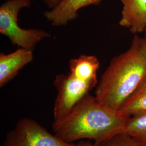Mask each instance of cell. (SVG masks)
<instances>
[{
    "mask_svg": "<svg viewBox=\"0 0 146 146\" xmlns=\"http://www.w3.org/2000/svg\"><path fill=\"white\" fill-rule=\"evenodd\" d=\"M131 117L101 104L95 96L89 94L66 116L54 121L52 131L67 143L88 139L98 145L122 133Z\"/></svg>",
    "mask_w": 146,
    "mask_h": 146,
    "instance_id": "cell-1",
    "label": "cell"
},
{
    "mask_svg": "<svg viewBox=\"0 0 146 146\" xmlns=\"http://www.w3.org/2000/svg\"><path fill=\"white\" fill-rule=\"evenodd\" d=\"M74 143L62 141L36 121L24 117L7 133L1 146H73Z\"/></svg>",
    "mask_w": 146,
    "mask_h": 146,
    "instance_id": "cell-5",
    "label": "cell"
},
{
    "mask_svg": "<svg viewBox=\"0 0 146 146\" xmlns=\"http://www.w3.org/2000/svg\"><path fill=\"white\" fill-rule=\"evenodd\" d=\"M146 78V56L135 35L130 47L113 58L101 76L95 96L101 104L120 110Z\"/></svg>",
    "mask_w": 146,
    "mask_h": 146,
    "instance_id": "cell-2",
    "label": "cell"
},
{
    "mask_svg": "<svg viewBox=\"0 0 146 146\" xmlns=\"http://www.w3.org/2000/svg\"><path fill=\"white\" fill-rule=\"evenodd\" d=\"M144 34H145V38H146V30H145V31L144 32Z\"/></svg>",
    "mask_w": 146,
    "mask_h": 146,
    "instance_id": "cell-15",
    "label": "cell"
},
{
    "mask_svg": "<svg viewBox=\"0 0 146 146\" xmlns=\"http://www.w3.org/2000/svg\"><path fill=\"white\" fill-rule=\"evenodd\" d=\"M61 1L62 0H43V2L48 8L52 9L58 5Z\"/></svg>",
    "mask_w": 146,
    "mask_h": 146,
    "instance_id": "cell-12",
    "label": "cell"
},
{
    "mask_svg": "<svg viewBox=\"0 0 146 146\" xmlns=\"http://www.w3.org/2000/svg\"><path fill=\"white\" fill-rule=\"evenodd\" d=\"M32 50L20 48L8 54H0V87L15 78L17 73L33 60Z\"/></svg>",
    "mask_w": 146,
    "mask_h": 146,
    "instance_id": "cell-7",
    "label": "cell"
},
{
    "mask_svg": "<svg viewBox=\"0 0 146 146\" xmlns=\"http://www.w3.org/2000/svg\"><path fill=\"white\" fill-rule=\"evenodd\" d=\"M101 0H62L52 9L46 11L44 16L54 26H66L75 20L78 11L90 5H97Z\"/></svg>",
    "mask_w": 146,
    "mask_h": 146,
    "instance_id": "cell-6",
    "label": "cell"
},
{
    "mask_svg": "<svg viewBox=\"0 0 146 146\" xmlns=\"http://www.w3.org/2000/svg\"><path fill=\"white\" fill-rule=\"evenodd\" d=\"M123 8L119 25L131 33H144L146 29V0H121Z\"/></svg>",
    "mask_w": 146,
    "mask_h": 146,
    "instance_id": "cell-8",
    "label": "cell"
},
{
    "mask_svg": "<svg viewBox=\"0 0 146 146\" xmlns=\"http://www.w3.org/2000/svg\"><path fill=\"white\" fill-rule=\"evenodd\" d=\"M73 146H98L94 142H91L87 141L81 140L76 143H74Z\"/></svg>",
    "mask_w": 146,
    "mask_h": 146,
    "instance_id": "cell-13",
    "label": "cell"
},
{
    "mask_svg": "<svg viewBox=\"0 0 146 146\" xmlns=\"http://www.w3.org/2000/svg\"><path fill=\"white\" fill-rule=\"evenodd\" d=\"M139 43L141 51L146 56V38L139 37Z\"/></svg>",
    "mask_w": 146,
    "mask_h": 146,
    "instance_id": "cell-14",
    "label": "cell"
},
{
    "mask_svg": "<svg viewBox=\"0 0 146 146\" xmlns=\"http://www.w3.org/2000/svg\"><path fill=\"white\" fill-rule=\"evenodd\" d=\"M32 0H7L0 7V33L8 37L13 45L33 50L37 43L50 37L47 31L36 29H22L17 23L22 9L28 8Z\"/></svg>",
    "mask_w": 146,
    "mask_h": 146,
    "instance_id": "cell-4",
    "label": "cell"
},
{
    "mask_svg": "<svg viewBox=\"0 0 146 146\" xmlns=\"http://www.w3.org/2000/svg\"><path fill=\"white\" fill-rule=\"evenodd\" d=\"M68 74H59L54 80L57 96L54 106V121L66 116L75 106L89 94L98 84V58L94 55H81L69 62Z\"/></svg>",
    "mask_w": 146,
    "mask_h": 146,
    "instance_id": "cell-3",
    "label": "cell"
},
{
    "mask_svg": "<svg viewBox=\"0 0 146 146\" xmlns=\"http://www.w3.org/2000/svg\"><path fill=\"white\" fill-rule=\"evenodd\" d=\"M141 146H146V112L131 116L122 131Z\"/></svg>",
    "mask_w": 146,
    "mask_h": 146,
    "instance_id": "cell-9",
    "label": "cell"
},
{
    "mask_svg": "<svg viewBox=\"0 0 146 146\" xmlns=\"http://www.w3.org/2000/svg\"><path fill=\"white\" fill-rule=\"evenodd\" d=\"M98 146H141L130 136L121 133Z\"/></svg>",
    "mask_w": 146,
    "mask_h": 146,
    "instance_id": "cell-11",
    "label": "cell"
},
{
    "mask_svg": "<svg viewBox=\"0 0 146 146\" xmlns=\"http://www.w3.org/2000/svg\"><path fill=\"white\" fill-rule=\"evenodd\" d=\"M120 110L131 116L146 112V78Z\"/></svg>",
    "mask_w": 146,
    "mask_h": 146,
    "instance_id": "cell-10",
    "label": "cell"
}]
</instances>
